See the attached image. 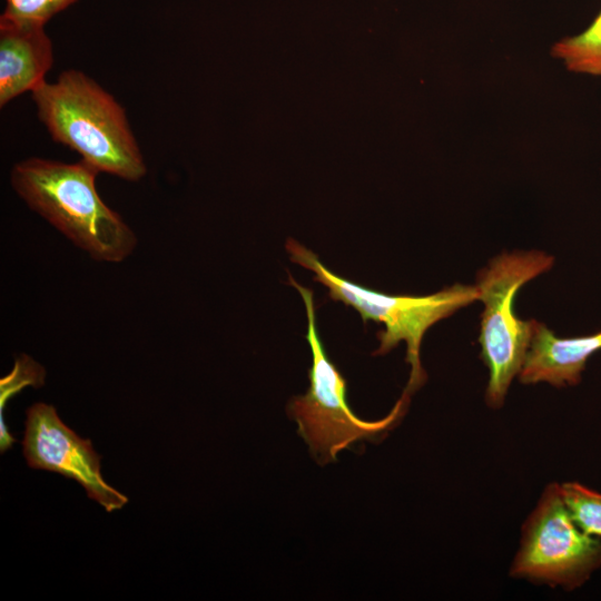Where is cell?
Listing matches in <instances>:
<instances>
[{
	"label": "cell",
	"mask_w": 601,
	"mask_h": 601,
	"mask_svg": "<svg viewBox=\"0 0 601 601\" xmlns=\"http://www.w3.org/2000/svg\"><path fill=\"white\" fill-rule=\"evenodd\" d=\"M45 368L27 355H21L16 359L11 373L0 382V450L6 452L16 442L9 433L3 420V411L8 401L19 393L23 387L31 385L40 387L45 382Z\"/></svg>",
	"instance_id": "8fae6325"
},
{
	"label": "cell",
	"mask_w": 601,
	"mask_h": 601,
	"mask_svg": "<svg viewBox=\"0 0 601 601\" xmlns=\"http://www.w3.org/2000/svg\"><path fill=\"white\" fill-rule=\"evenodd\" d=\"M551 56L569 71L601 76V11L581 33L555 42Z\"/></svg>",
	"instance_id": "30bf717a"
},
{
	"label": "cell",
	"mask_w": 601,
	"mask_h": 601,
	"mask_svg": "<svg viewBox=\"0 0 601 601\" xmlns=\"http://www.w3.org/2000/svg\"><path fill=\"white\" fill-rule=\"evenodd\" d=\"M288 283L298 290L305 305L312 366L307 392L293 397L287 412L317 463L327 464L336 462L337 454L353 443L388 431L405 413L410 396L403 393L382 420L371 422L356 416L346 400V380L328 358L319 338L313 290L297 283L290 274Z\"/></svg>",
	"instance_id": "277c9868"
},
{
	"label": "cell",
	"mask_w": 601,
	"mask_h": 601,
	"mask_svg": "<svg viewBox=\"0 0 601 601\" xmlns=\"http://www.w3.org/2000/svg\"><path fill=\"white\" fill-rule=\"evenodd\" d=\"M566 505L580 529L601 536V493L577 482L561 484Z\"/></svg>",
	"instance_id": "7c38bea8"
},
{
	"label": "cell",
	"mask_w": 601,
	"mask_h": 601,
	"mask_svg": "<svg viewBox=\"0 0 601 601\" xmlns=\"http://www.w3.org/2000/svg\"><path fill=\"white\" fill-rule=\"evenodd\" d=\"M600 349L601 332L561 338L544 324L535 322L532 341L519 373L520 382H545L559 387L577 385L588 359Z\"/></svg>",
	"instance_id": "9c48e42d"
},
{
	"label": "cell",
	"mask_w": 601,
	"mask_h": 601,
	"mask_svg": "<svg viewBox=\"0 0 601 601\" xmlns=\"http://www.w3.org/2000/svg\"><path fill=\"white\" fill-rule=\"evenodd\" d=\"M39 120L51 138L98 170L137 181L147 171L121 105L93 79L66 70L31 92Z\"/></svg>",
	"instance_id": "6da1fadb"
},
{
	"label": "cell",
	"mask_w": 601,
	"mask_h": 601,
	"mask_svg": "<svg viewBox=\"0 0 601 601\" xmlns=\"http://www.w3.org/2000/svg\"><path fill=\"white\" fill-rule=\"evenodd\" d=\"M285 249L289 259L314 273L313 280L328 289V297L356 309L363 322L382 323L377 333L380 346L373 355H384L406 344V362L411 366L404 394L411 395L426 381L421 365L420 348L424 334L436 322L479 299L476 286L455 284L426 296H392L359 286L331 272L318 256L294 238H287Z\"/></svg>",
	"instance_id": "3957f363"
},
{
	"label": "cell",
	"mask_w": 601,
	"mask_h": 601,
	"mask_svg": "<svg viewBox=\"0 0 601 601\" xmlns=\"http://www.w3.org/2000/svg\"><path fill=\"white\" fill-rule=\"evenodd\" d=\"M22 447L30 467L76 480L107 512L120 510L128 503L125 494L104 480L100 455L90 440L79 437L65 425L52 405L36 403L27 410Z\"/></svg>",
	"instance_id": "52a82bcc"
},
{
	"label": "cell",
	"mask_w": 601,
	"mask_h": 601,
	"mask_svg": "<svg viewBox=\"0 0 601 601\" xmlns=\"http://www.w3.org/2000/svg\"><path fill=\"white\" fill-rule=\"evenodd\" d=\"M552 265L553 257L538 250L503 254L477 276L475 286L484 304L479 343L489 370L485 398L493 408L503 404L512 380L520 373L536 322L516 317L515 295L522 285Z\"/></svg>",
	"instance_id": "5b68a950"
},
{
	"label": "cell",
	"mask_w": 601,
	"mask_h": 601,
	"mask_svg": "<svg viewBox=\"0 0 601 601\" xmlns=\"http://www.w3.org/2000/svg\"><path fill=\"white\" fill-rule=\"evenodd\" d=\"M600 566L601 541L580 529L561 484L550 483L523 525L511 575L572 590Z\"/></svg>",
	"instance_id": "8992f818"
},
{
	"label": "cell",
	"mask_w": 601,
	"mask_h": 601,
	"mask_svg": "<svg viewBox=\"0 0 601 601\" xmlns=\"http://www.w3.org/2000/svg\"><path fill=\"white\" fill-rule=\"evenodd\" d=\"M98 174L82 160L29 158L13 166L11 185L33 211L91 257L118 263L132 253L137 238L100 198Z\"/></svg>",
	"instance_id": "7a4b0ae2"
},
{
	"label": "cell",
	"mask_w": 601,
	"mask_h": 601,
	"mask_svg": "<svg viewBox=\"0 0 601 601\" xmlns=\"http://www.w3.org/2000/svg\"><path fill=\"white\" fill-rule=\"evenodd\" d=\"M78 0H6L0 18L45 26L53 16Z\"/></svg>",
	"instance_id": "4fadbf2b"
},
{
	"label": "cell",
	"mask_w": 601,
	"mask_h": 601,
	"mask_svg": "<svg viewBox=\"0 0 601 601\" xmlns=\"http://www.w3.org/2000/svg\"><path fill=\"white\" fill-rule=\"evenodd\" d=\"M53 62L45 26L0 18V107L46 81Z\"/></svg>",
	"instance_id": "ba28073f"
}]
</instances>
